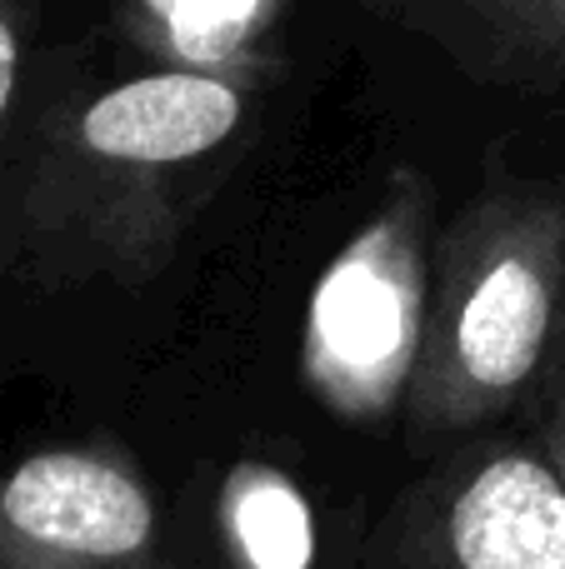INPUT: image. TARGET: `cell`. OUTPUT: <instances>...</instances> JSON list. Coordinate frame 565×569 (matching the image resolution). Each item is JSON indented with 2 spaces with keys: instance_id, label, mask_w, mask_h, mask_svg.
Here are the masks:
<instances>
[{
  "instance_id": "1",
  "label": "cell",
  "mask_w": 565,
  "mask_h": 569,
  "mask_svg": "<svg viewBox=\"0 0 565 569\" xmlns=\"http://www.w3.org/2000/svg\"><path fill=\"white\" fill-rule=\"evenodd\" d=\"M561 276L565 216L556 206L506 200L456 230L410 385L420 430H466L526 390L556 330Z\"/></svg>"
},
{
  "instance_id": "7",
  "label": "cell",
  "mask_w": 565,
  "mask_h": 569,
  "mask_svg": "<svg viewBox=\"0 0 565 569\" xmlns=\"http://www.w3.org/2000/svg\"><path fill=\"white\" fill-rule=\"evenodd\" d=\"M146 6L156 10V20L166 26L180 56L216 66L246 46L250 30L270 10V0H146Z\"/></svg>"
},
{
  "instance_id": "4",
  "label": "cell",
  "mask_w": 565,
  "mask_h": 569,
  "mask_svg": "<svg viewBox=\"0 0 565 569\" xmlns=\"http://www.w3.org/2000/svg\"><path fill=\"white\" fill-rule=\"evenodd\" d=\"M426 555L440 569H565V475L531 445L456 465L426 500Z\"/></svg>"
},
{
  "instance_id": "8",
  "label": "cell",
  "mask_w": 565,
  "mask_h": 569,
  "mask_svg": "<svg viewBox=\"0 0 565 569\" xmlns=\"http://www.w3.org/2000/svg\"><path fill=\"white\" fill-rule=\"evenodd\" d=\"M10 90H16V30L0 20V116L10 106Z\"/></svg>"
},
{
  "instance_id": "6",
  "label": "cell",
  "mask_w": 565,
  "mask_h": 569,
  "mask_svg": "<svg viewBox=\"0 0 565 569\" xmlns=\"http://www.w3.org/2000/svg\"><path fill=\"white\" fill-rule=\"evenodd\" d=\"M216 515L230 569H316V515L306 490L276 465H230Z\"/></svg>"
},
{
  "instance_id": "10",
  "label": "cell",
  "mask_w": 565,
  "mask_h": 569,
  "mask_svg": "<svg viewBox=\"0 0 565 569\" xmlns=\"http://www.w3.org/2000/svg\"><path fill=\"white\" fill-rule=\"evenodd\" d=\"M526 6H546V10H556V16H561V10H565V0H526Z\"/></svg>"
},
{
  "instance_id": "2",
  "label": "cell",
  "mask_w": 565,
  "mask_h": 569,
  "mask_svg": "<svg viewBox=\"0 0 565 569\" xmlns=\"http://www.w3.org/2000/svg\"><path fill=\"white\" fill-rule=\"evenodd\" d=\"M426 186L396 176L386 206L320 270L300 330L306 390L346 425H380L416 385L430 315Z\"/></svg>"
},
{
  "instance_id": "5",
  "label": "cell",
  "mask_w": 565,
  "mask_h": 569,
  "mask_svg": "<svg viewBox=\"0 0 565 569\" xmlns=\"http://www.w3.org/2000/svg\"><path fill=\"white\" fill-rule=\"evenodd\" d=\"M240 126V90L206 70H166L116 86L80 116V146L106 166H190Z\"/></svg>"
},
{
  "instance_id": "3",
  "label": "cell",
  "mask_w": 565,
  "mask_h": 569,
  "mask_svg": "<svg viewBox=\"0 0 565 569\" xmlns=\"http://www.w3.org/2000/svg\"><path fill=\"white\" fill-rule=\"evenodd\" d=\"M0 569H166L160 515L110 445L36 450L0 475Z\"/></svg>"
},
{
  "instance_id": "9",
  "label": "cell",
  "mask_w": 565,
  "mask_h": 569,
  "mask_svg": "<svg viewBox=\"0 0 565 569\" xmlns=\"http://www.w3.org/2000/svg\"><path fill=\"white\" fill-rule=\"evenodd\" d=\"M546 455L561 465V475H565V410H556L546 420Z\"/></svg>"
}]
</instances>
